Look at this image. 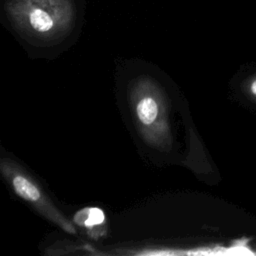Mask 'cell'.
Listing matches in <instances>:
<instances>
[{
	"instance_id": "1",
	"label": "cell",
	"mask_w": 256,
	"mask_h": 256,
	"mask_svg": "<svg viewBox=\"0 0 256 256\" xmlns=\"http://www.w3.org/2000/svg\"><path fill=\"white\" fill-rule=\"evenodd\" d=\"M5 10L26 37L51 42L65 37L75 23L73 0H10Z\"/></svg>"
},
{
	"instance_id": "2",
	"label": "cell",
	"mask_w": 256,
	"mask_h": 256,
	"mask_svg": "<svg viewBox=\"0 0 256 256\" xmlns=\"http://www.w3.org/2000/svg\"><path fill=\"white\" fill-rule=\"evenodd\" d=\"M136 126L143 139L157 148H168L172 137L168 104L160 87L149 78H140L130 93Z\"/></svg>"
},
{
	"instance_id": "3",
	"label": "cell",
	"mask_w": 256,
	"mask_h": 256,
	"mask_svg": "<svg viewBox=\"0 0 256 256\" xmlns=\"http://www.w3.org/2000/svg\"><path fill=\"white\" fill-rule=\"evenodd\" d=\"M1 171L15 194L30 203L39 213L61 229L70 234L76 233L73 224L61 214L42 190L41 185L24 168L11 159H3L1 161Z\"/></svg>"
},
{
	"instance_id": "4",
	"label": "cell",
	"mask_w": 256,
	"mask_h": 256,
	"mask_svg": "<svg viewBox=\"0 0 256 256\" xmlns=\"http://www.w3.org/2000/svg\"><path fill=\"white\" fill-rule=\"evenodd\" d=\"M105 220V216L102 210L99 208H85L79 211L75 217L74 221L79 225L85 226L87 228H91L95 225L102 224Z\"/></svg>"
},
{
	"instance_id": "5",
	"label": "cell",
	"mask_w": 256,
	"mask_h": 256,
	"mask_svg": "<svg viewBox=\"0 0 256 256\" xmlns=\"http://www.w3.org/2000/svg\"><path fill=\"white\" fill-rule=\"evenodd\" d=\"M251 92L256 95V80L251 84Z\"/></svg>"
}]
</instances>
